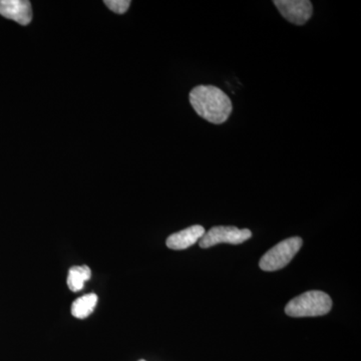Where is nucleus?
I'll use <instances>...</instances> for the list:
<instances>
[{"instance_id":"1","label":"nucleus","mask_w":361,"mask_h":361,"mask_svg":"<svg viewBox=\"0 0 361 361\" xmlns=\"http://www.w3.org/2000/svg\"><path fill=\"white\" fill-rule=\"evenodd\" d=\"M190 103L195 111L204 120L214 125H221L232 113L230 97L215 85H198L190 92Z\"/></svg>"},{"instance_id":"2","label":"nucleus","mask_w":361,"mask_h":361,"mask_svg":"<svg viewBox=\"0 0 361 361\" xmlns=\"http://www.w3.org/2000/svg\"><path fill=\"white\" fill-rule=\"evenodd\" d=\"M332 307L329 294L322 291H308L292 299L285 307L291 317H313L327 314Z\"/></svg>"},{"instance_id":"3","label":"nucleus","mask_w":361,"mask_h":361,"mask_svg":"<svg viewBox=\"0 0 361 361\" xmlns=\"http://www.w3.org/2000/svg\"><path fill=\"white\" fill-rule=\"evenodd\" d=\"M302 244L303 241L300 237H291L284 240L264 254L259 262V266L261 269L267 272L282 269L295 257Z\"/></svg>"},{"instance_id":"4","label":"nucleus","mask_w":361,"mask_h":361,"mask_svg":"<svg viewBox=\"0 0 361 361\" xmlns=\"http://www.w3.org/2000/svg\"><path fill=\"white\" fill-rule=\"evenodd\" d=\"M252 237L249 229H238L234 226H216L211 228L199 240L201 248H210L219 243H229L233 245L244 243Z\"/></svg>"},{"instance_id":"5","label":"nucleus","mask_w":361,"mask_h":361,"mask_svg":"<svg viewBox=\"0 0 361 361\" xmlns=\"http://www.w3.org/2000/svg\"><path fill=\"white\" fill-rule=\"evenodd\" d=\"M273 4L285 20L293 25H305L312 16V4L308 0H275Z\"/></svg>"},{"instance_id":"6","label":"nucleus","mask_w":361,"mask_h":361,"mask_svg":"<svg viewBox=\"0 0 361 361\" xmlns=\"http://www.w3.org/2000/svg\"><path fill=\"white\" fill-rule=\"evenodd\" d=\"M0 16L21 25H30L32 20V4L27 0H0Z\"/></svg>"},{"instance_id":"7","label":"nucleus","mask_w":361,"mask_h":361,"mask_svg":"<svg viewBox=\"0 0 361 361\" xmlns=\"http://www.w3.org/2000/svg\"><path fill=\"white\" fill-rule=\"evenodd\" d=\"M205 229L200 225H194L182 231L171 235L167 239V246L173 250H184L199 241L205 234Z\"/></svg>"},{"instance_id":"8","label":"nucleus","mask_w":361,"mask_h":361,"mask_svg":"<svg viewBox=\"0 0 361 361\" xmlns=\"http://www.w3.org/2000/svg\"><path fill=\"white\" fill-rule=\"evenodd\" d=\"M97 303V294H87L73 301L71 305V314L78 319H85L94 312Z\"/></svg>"},{"instance_id":"9","label":"nucleus","mask_w":361,"mask_h":361,"mask_svg":"<svg viewBox=\"0 0 361 361\" xmlns=\"http://www.w3.org/2000/svg\"><path fill=\"white\" fill-rule=\"evenodd\" d=\"M92 277V271L87 265L71 267L68 276V286L71 291L78 292L85 287V283Z\"/></svg>"},{"instance_id":"10","label":"nucleus","mask_w":361,"mask_h":361,"mask_svg":"<svg viewBox=\"0 0 361 361\" xmlns=\"http://www.w3.org/2000/svg\"><path fill=\"white\" fill-rule=\"evenodd\" d=\"M104 4L114 13L123 14L129 9L130 1V0H106Z\"/></svg>"},{"instance_id":"11","label":"nucleus","mask_w":361,"mask_h":361,"mask_svg":"<svg viewBox=\"0 0 361 361\" xmlns=\"http://www.w3.org/2000/svg\"><path fill=\"white\" fill-rule=\"evenodd\" d=\"M140 361H146V360H140Z\"/></svg>"}]
</instances>
